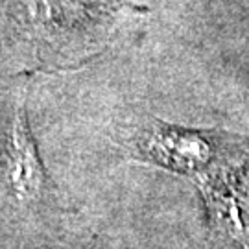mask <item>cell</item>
Returning <instances> with one entry per match:
<instances>
[{
  "mask_svg": "<svg viewBox=\"0 0 249 249\" xmlns=\"http://www.w3.org/2000/svg\"><path fill=\"white\" fill-rule=\"evenodd\" d=\"M214 225L232 242L249 249V178L216 172L199 179Z\"/></svg>",
  "mask_w": 249,
  "mask_h": 249,
  "instance_id": "6da1fadb",
  "label": "cell"
},
{
  "mask_svg": "<svg viewBox=\"0 0 249 249\" xmlns=\"http://www.w3.org/2000/svg\"><path fill=\"white\" fill-rule=\"evenodd\" d=\"M6 174H8V183L22 201L36 199L45 188V170L28 125L22 102L15 109V118L11 125Z\"/></svg>",
  "mask_w": 249,
  "mask_h": 249,
  "instance_id": "7a4b0ae2",
  "label": "cell"
},
{
  "mask_svg": "<svg viewBox=\"0 0 249 249\" xmlns=\"http://www.w3.org/2000/svg\"><path fill=\"white\" fill-rule=\"evenodd\" d=\"M144 150L153 162L185 174L201 172L209 157V146L197 135L168 125L153 129L144 142Z\"/></svg>",
  "mask_w": 249,
  "mask_h": 249,
  "instance_id": "3957f363",
  "label": "cell"
}]
</instances>
